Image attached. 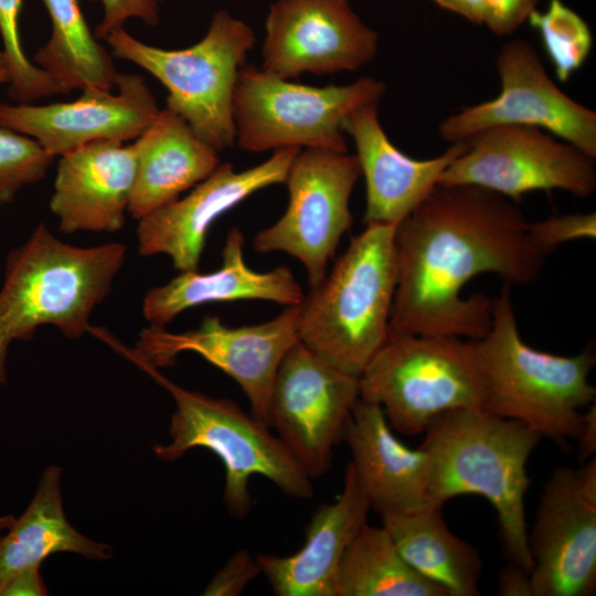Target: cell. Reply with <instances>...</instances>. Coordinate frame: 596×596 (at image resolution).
<instances>
[{
	"instance_id": "22",
	"label": "cell",
	"mask_w": 596,
	"mask_h": 596,
	"mask_svg": "<svg viewBox=\"0 0 596 596\" xmlns=\"http://www.w3.org/2000/svg\"><path fill=\"white\" fill-rule=\"evenodd\" d=\"M371 504L351 462L342 490L332 503L313 512L305 543L295 554L256 556L263 574L277 596H334L336 578L348 546L366 523Z\"/></svg>"
},
{
	"instance_id": "39",
	"label": "cell",
	"mask_w": 596,
	"mask_h": 596,
	"mask_svg": "<svg viewBox=\"0 0 596 596\" xmlns=\"http://www.w3.org/2000/svg\"><path fill=\"white\" fill-rule=\"evenodd\" d=\"M596 407L595 404L589 405V409L584 413V427L578 438V453L582 462L587 461L596 450Z\"/></svg>"
},
{
	"instance_id": "7",
	"label": "cell",
	"mask_w": 596,
	"mask_h": 596,
	"mask_svg": "<svg viewBox=\"0 0 596 596\" xmlns=\"http://www.w3.org/2000/svg\"><path fill=\"white\" fill-rule=\"evenodd\" d=\"M359 391L382 407L391 428L413 436L439 414L481 408L487 380L477 341L389 334L359 375Z\"/></svg>"
},
{
	"instance_id": "30",
	"label": "cell",
	"mask_w": 596,
	"mask_h": 596,
	"mask_svg": "<svg viewBox=\"0 0 596 596\" xmlns=\"http://www.w3.org/2000/svg\"><path fill=\"white\" fill-rule=\"evenodd\" d=\"M22 0H0V36L7 56L11 82L9 96L17 104H31L40 98L65 95L61 86L24 54L19 34Z\"/></svg>"
},
{
	"instance_id": "32",
	"label": "cell",
	"mask_w": 596,
	"mask_h": 596,
	"mask_svg": "<svg viewBox=\"0 0 596 596\" xmlns=\"http://www.w3.org/2000/svg\"><path fill=\"white\" fill-rule=\"evenodd\" d=\"M533 242L547 255L558 245L579 238H595L596 214H566L529 224Z\"/></svg>"
},
{
	"instance_id": "10",
	"label": "cell",
	"mask_w": 596,
	"mask_h": 596,
	"mask_svg": "<svg viewBox=\"0 0 596 596\" xmlns=\"http://www.w3.org/2000/svg\"><path fill=\"white\" fill-rule=\"evenodd\" d=\"M438 184L481 187L517 204L534 191L562 190L585 198L596 190L595 158L538 127L494 126L468 140Z\"/></svg>"
},
{
	"instance_id": "36",
	"label": "cell",
	"mask_w": 596,
	"mask_h": 596,
	"mask_svg": "<svg viewBox=\"0 0 596 596\" xmlns=\"http://www.w3.org/2000/svg\"><path fill=\"white\" fill-rule=\"evenodd\" d=\"M40 566H28L14 574L3 586L0 596H44L47 590L43 584Z\"/></svg>"
},
{
	"instance_id": "8",
	"label": "cell",
	"mask_w": 596,
	"mask_h": 596,
	"mask_svg": "<svg viewBox=\"0 0 596 596\" xmlns=\"http://www.w3.org/2000/svg\"><path fill=\"white\" fill-rule=\"evenodd\" d=\"M105 41L114 56L143 68L166 87V107L203 142L217 152L235 146L234 88L256 42L248 24L220 10L205 35L185 49L149 45L124 26L113 30Z\"/></svg>"
},
{
	"instance_id": "28",
	"label": "cell",
	"mask_w": 596,
	"mask_h": 596,
	"mask_svg": "<svg viewBox=\"0 0 596 596\" xmlns=\"http://www.w3.org/2000/svg\"><path fill=\"white\" fill-rule=\"evenodd\" d=\"M334 596H449L401 555L387 530L368 522L348 546Z\"/></svg>"
},
{
	"instance_id": "6",
	"label": "cell",
	"mask_w": 596,
	"mask_h": 596,
	"mask_svg": "<svg viewBox=\"0 0 596 596\" xmlns=\"http://www.w3.org/2000/svg\"><path fill=\"white\" fill-rule=\"evenodd\" d=\"M392 224L365 225L299 304V341L359 376L389 336L397 278Z\"/></svg>"
},
{
	"instance_id": "21",
	"label": "cell",
	"mask_w": 596,
	"mask_h": 596,
	"mask_svg": "<svg viewBox=\"0 0 596 596\" xmlns=\"http://www.w3.org/2000/svg\"><path fill=\"white\" fill-rule=\"evenodd\" d=\"M344 441L358 481L371 509L380 517L433 505L428 492L430 460L427 451L401 443L379 404L359 397Z\"/></svg>"
},
{
	"instance_id": "13",
	"label": "cell",
	"mask_w": 596,
	"mask_h": 596,
	"mask_svg": "<svg viewBox=\"0 0 596 596\" xmlns=\"http://www.w3.org/2000/svg\"><path fill=\"white\" fill-rule=\"evenodd\" d=\"M360 397L359 376L347 373L297 341L276 372L268 426L311 478L330 468Z\"/></svg>"
},
{
	"instance_id": "9",
	"label": "cell",
	"mask_w": 596,
	"mask_h": 596,
	"mask_svg": "<svg viewBox=\"0 0 596 596\" xmlns=\"http://www.w3.org/2000/svg\"><path fill=\"white\" fill-rule=\"evenodd\" d=\"M383 82L363 76L347 85L316 87L241 67L233 97L235 145L247 152L313 148L347 152L344 119L380 102Z\"/></svg>"
},
{
	"instance_id": "2",
	"label": "cell",
	"mask_w": 596,
	"mask_h": 596,
	"mask_svg": "<svg viewBox=\"0 0 596 596\" xmlns=\"http://www.w3.org/2000/svg\"><path fill=\"white\" fill-rule=\"evenodd\" d=\"M421 447L430 460L433 505L451 498H486L498 514L503 549L510 563L531 572L524 498L531 480L528 459L541 437L521 422L493 416L481 408L445 412L424 430Z\"/></svg>"
},
{
	"instance_id": "35",
	"label": "cell",
	"mask_w": 596,
	"mask_h": 596,
	"mask_svg": "<svg viewBox=\"0 0 596 596\" xmlns=\"http://www.w3.org/2000/svg\"><path fill=\"white\" fill-rule=\"evenodd\" d=\"M540 0H485L483 24L496 35L512 34L532 11Z\"/></svg>"
},
{
	"instance_id": "14",
	"label": "cell",
	"mask_w": 596,
	"mask_h": 596,
	"mask_svg": "<svg viewBox=\"0 0 596 596\" xmlns=\"http://www.w3.org/2000/svg\"><path fill=\"white\" fill-rule=\"evenodd\" d=\"M299 305L286 306L276 318L231 328L217 316L205 317L196 329L170 332L148 326L139 334L132 354L156 366L174 364L182 352H194L230 375L251 404V415L268 425V406L278 366L297 342Z\"/></svg>"
},
{
	"instance_id": "4",
	"label": "cell",
	"mask_w": 596,
	"mask_h": 596,
	"mask_svg": "<svg viewBox=\"0 0 596 596\" xmlns=\"http://www.w3.org/2000/svg\"><path fill=\"white\" fill-rule=\"evenodd\" d=\"M93 336L170 393L175 403L169 427L170 440L153 447L156 456L173 461L195 447L214 453L224 465V503L232 515L243 519L249 512L248 483L255 475L267 478L288 497L301 500L313 497L311 478L279 437L270 433L267 424L246 414L232 400L214 398L178 385L159 368L132 354L106 329L96 327Z\"/></svg>"
},
{
	"instance_id": "1",
	"label": "cell",
	"mask_w": 596,
	"mask_h": 596,
	"mask_svg": "<svg viewBox=\"0 0 596 596\" xmlns=\"http://www.w3.org/2000/svg\"><path fill=\"white\" fill-rule=\"evenodd\" d=\"M529 224L517 203L494 191L437 184L396 225L389 334L485 338L492 300L461 291L487 273L510 286L536 280L549 255L533 242Z\"/></svg>"
},
{
	"instance_id": "23",
	"label": "cell",
	"mask_w": 596,
	"mask_h": 596,
	"mask_svg": "<svg viewBox=\"0 0 596 596\" xmlns=\"http://www.w3.org/2000/svg\"><path fill=\"white\" fill-rule=\"evenodd\" d=\"M243 245V233L234 226L227 233L220 269L181 272L167 284L149 289L142 300L149 326L166 328L182 311L209 302L258 299L299 305L304 292L291 270L286 266L265 273L251 269Z\"/></svg>"
},
{
	"instance_id": "33",
	"label": "cell",
	"mask_w": 596,
	"mask_h": 596,
	"mask_svg": "<svg viewBox=\"0 0 596 596\" xmlns=\"http://www.w3.org/2000/svg\"><path fill=\"white\" fill-rule=\"evenodd\" d=\"M99 2L103 18L94 34L98 40H105L115 29L124 26L130 19H138L148 25H157L160 20L161 4L167 0H91Z\"/></svg>"
},
{
	"instance_id": "25",
	"label": "cell",
	"mask_w": 596,
	"mask_h": 596,
	"mask_svg": "<svg viewBox=\"0 0 596 596\" xmlns=\"http://www.w3.org/2000/svg\"><path fill=\"white\" fill-rule=\"evenodd\" d=\"M62 469L47 467L23 514L0 538V592L19 571L51 554L71 552L91 560L111 557L108 544L94 541L67 521L61 492Z\"/></svg>"
},
{
	"instance_id": "40",
	"label": "cell",
	"mask_w": 596,
	"mask_h": 596,
	"mask_svg": "<svg viewBox=\"0 0 596 596\" xmlns=\"http://www.w3.org/2000/svg\"><path fill=\"white\" fill-rule=\"evenodd\" d=\"M11 82L10 66L3 51L0 50V85Z\"/></svg>"
},
{
	"instance_id": "18",
	"label": "cell",
	"mask_w": 596,
	"mask_h": 596,
	"mask_svg": "<svg viewBox=\"0 0 596 596\" xmlns=\"http://www.w3.org/2000/svg\"><path fill=\"white\" fill-rule=\"evenodd\" d=\"M300 150H275L266 161L242 171H235L230 162H221L185 196L138 221L136 235L139 255L149 257L164 254L179 273L199 269L213 223L253 193L285 183L290 164Z\"/></svg>"
},
{
	"instance_id": "17",
	"label": "cell",
	"mask_w": 596,
	"mask_h": 596,
	"mask_svg": "<svg viewBox=\"0 0 596 596\" xmlns=\"http://www.w3.org/2000/svg\"><path fill=\"white\" fill-rule=\"evenodd\" d=\"M115 86L117 94L89 87L66 103H0V128L35 139L54 158L98 140L137 139L157 118V99L138 74L117 73Z\"/></svg>"
},
{
	"instance_id": "34",
	"label": "cell",
	"mask_w": 596,
	"mask_h": 596,
	"mask_svg": "<svg viewBox=\"0 0 596 596\" xmlns=\"http://www.w3.org/2000/svg\"><path fill=\"white\" fill-rule=\"evenodd\" d=\"M259 574L260 568L256 556H252L247 550H238L215 573L206 585L203 595L238 596Z\"/></svg>"
},
{
	"instance_id": "27",
	"label": "cell",
	"mask_w": 596,
	"mask_h": 596,
	"mask_svg": "<svg viewBox=\"0 0 596 596\" xmlns=\"http://www.w3.org/2000/svg\"><path fill=\"white\" fill-rule=\"evenodd\" d=\"M52 32L34 54L44 70L64 91L99 88L111 91L117 71L111 55L89 29L79 0H42Z\"/></svg>"
},
{
	"instance_id": "29",
	"label": "cell",
	"mask_w": 596,
	"mask_h": 596,
	"mask_svg": "<svg viewBox=\"0 0 596 596\" xmlns=\"http://www.w3.org/2000/svg\"><path fill=\"white\" fill-rule=\"evenodd\" d=\"M526 21L539 33L557 79L567 82L592 52L588 24L562 0H551L544 11L535 9Z\"/></svg>"
},
{
	"instance_id": "3",
	"label": "cell",
	"mask_w": 596,
	"mask_h": 596,
	"mask_svg": "<svg viewBox=\"0 0 596 596\" xmlns=\"http://www.w3.org/2000/svg\"><path fill=\"white\" fill-rule=\"evenodd\" d=\"M125 259L121 243L72 245L43 223L9 253L0 289V385L7 384V355L14 340H30L44 324L70 339L88 332L89 318L110 294Z\"/></svg>"
},
{
	"instance_id": "20",
	"label": "cell",
	"mask_w": 596,
	"mask_h": 596,
	"mask_svg": "<svg viewBox=\"0 0 596 596\" xmlns=\"http://www.w3.org/2000/svg\"><path fill=\"white\" fill-rule=\"evenodd\" d=\"M135 173L134 146L118 140L94 141L60 157L50 200L60 231L121 230Z\"/></svg>"
},
{
	"instance_id": "11",
	"label": "cell",
	"mask_w": 596,
	"mask_h": 596,
	"mask_svg": "<svg viewBox=\"0 0 596 596\" xmlns=\"http://www.w3.org/2000/svg\"><path fill=\"white\" fill-rule=\"evenodd\" d=\"M361 175L355 155L301 149L285 183L288 204L283 216L256 234L257 253L284 252L301 262L310 287L327 274L342 235L352 225L350 198Z\"/></svg>"
},
{
	"instance_id": "15",
	"label": "cell",
	"mask_w": 596,
	"mask_h": 596,
	"mask_svg": "<svg viewBox=\"0 0 596 596\" xmlns=\"http://www.w3.org/2000/svg\"><path fill=\"white\" fill-rule=\"evenodd\" d=\"M528 545L533 596L596 589V459L554 469L540 496Z\"/></svg>"
},
{
	"instance_id": "16",
	"label": "cell",
	"mask_w": 596,
	"mask_h": 596,
	"mask_svg": "<svg viewBox=\"0 0 596 596\" xmlns=\"http://www.w3.org/2000/svg\"><path fill=\"white\" fill-rule=\"evenodd\" d=\"M265 32L260 68L283 79L358 71L379 51L377 33L348 0H276Z\"/></svg>"
},
{
	"instance_id": "41",
	"label": "cell",
	"mask_w": 596,
	"mask_h": 596,
	"mask_svg": "<svg viewBox=\"0 0 596 596\" xmlns=\"http://www.w3.org/2000/svg\"><path fill=\"white\" fill-rule=\"evenodd\" d=\"M15 521V518L11 514L0 515V538L2 532L7 531Z\"/></svg>"
},
{
	"instance_id": "5",
	"label": "cell",
	"mask_w": 596,
	"mask_h": 596,
	"mask_svg": "<svg viewBox=\"0 0 596 596\" xmlns=\"http://www.w3.org/2000/svg\"><path fill=\"white\" fill-rule=\"evenodd\" d=\"M477 343L487 380L481 409L521 422L563 448L578 440L585 422L581 408L596 397L588 382L596 361L590 348L562 356L529 347L519 333L505 283L492 299L490 329Z\"/></svg>"
},
{
	"instance_id": "26",
	"label": "cell",
	"mask_w": 596,
	"mask_h": 596,
	"mask_svg": "<svg viewBox=\"0 0 596 596\" xmlns=\"http://www.w3.org/2000/svg\"><path fill=\"white\" fill-rule=\"evenodd\" d=\"M382 525L404 560L449 596H478L482 568L478 551L446 525L443 507L385 514Z\"/></svg>"
},
{
	"instance_id": "37",
	"label": "cell",
	"mask_w": 596,
	"mask_h": 596,
	"mask_svg": "<svg viewBox=\"0 0 596 596\" xmlns=\"http://www.w3.org/2000/svg\"><path fill=\"white\" fill-rule=\"evenodd\" d=\"M498 594L503 596H533L530 573L509 563L500 573Z\"/></svg>"
},
{
	"instance_id": "31",
	"label": "cell",
	"mask_w": 596,
	"mask_h": 596,
	"mask_svg": "<svg viewBox=\"0 0 596 596\" xmlns=\"http://www.w3.org/2000/svg\"><path fill=\"white\" fill-rule=\"evenodd\" d=\"M53 160L35 139L0 128V206L11 203L23 187L41 181Z\"/></svg>"
},
{
	"instance_id": "12",
	"label": "cell",
	"mask_w": 596,
	"mask_h": 596,
	"mask_svg": "<svg viewBox=\"0 0 596 596\" xmlns=\"http://www.w3.org/2000/svg\"><path fill=\"white\" fill-rule=\"evenodd\" d=\"M499 94L446 117L439 137L458 143L494 126L541 128L596 158V113L565 94L547 74L534 45L505 42L496 58Z\"/></svg>"
},
{
	"instance_id": "24",
	"label": "cell",
	"mask_w": 596,
	"mask_h": 596,
	"mask_svg": "<svg viewBox=\"0 0 596 596\" xmlns=\"http://www.w3.org/2000/svg\"><path fill=\"white\" fill-rule=\"evenodd\" d=\"M132 146L136 173L128 214L137 221L177 200L221 163L219 152L167 107Z\"/></svg>"
},
{
	"instance_id": "19",
	"label": "cell",
	"mask_w": 596,
	"mask_h": 596,
	"mask_svg": "<svg viewBox=\"0 0 596 596\" xmlns=\"http://www.w3.org/2000/svg\"><path fill=\"white\" fill-rule=\"evenodd\" d=\"M379 103L365 104L343 121L344 135L356 149L365 179L366 205L363 223L397 225L438 184L445 169L468 147V141L450 143L439 156L418 160L396 148L379 119Z\"/></svg>"
},
{
	"instance_id": "38",
	"label": "cell",
	"mask_w": 596,
	"mask_h": 596,
	"mask_svg": "<svg viewBox=\"0 0 596 596\" xmlns=\"http://www.w3.org/2000/svg\"><path fill=\"white\" fill-rule=\"evenodd\" d=\"M438 7L464 17L475 24H483L485 0H428Z\"/></svg>"
}]
</instances>
